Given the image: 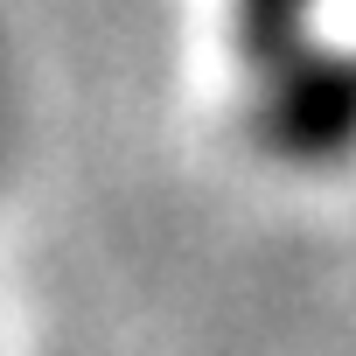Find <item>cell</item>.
I'll use <instances>...</instances> for the list:
<instances>
[{"label":"cell","instance_id":"obj_1","mask_svg":"<svg viewBox=\"0 0 356 356\" xmlns=\"http://www.w3.org/2000/svg\"><path fill=\"white\" fill-rule=\"evenodd\" d=\"M356 133V70L293 63L273 91V140L293 154H328Z\"/></svg>","mask_w":356,"mask_h":356},{"label":"cell","instance_id":"obj_2","mask_svg":"<svg viewBox=\"0 0 356 356\" xmlns=\"http://www.w3.org/2000/svg\"><path fill=\"white\" fill-rule=\"evenodd\" d=\"M293 8H300V0H245V22H252V35H259V42H273V35H286Z\"/></svg>","mask_w":356,"mask_h":356}]
</instances>
